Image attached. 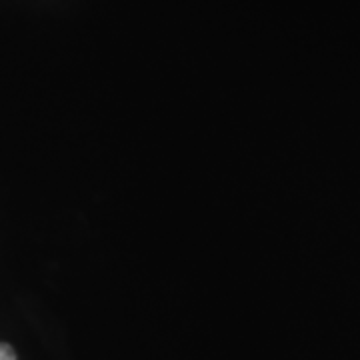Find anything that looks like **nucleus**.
<instances>
[{
  "label": "nucleus",
  "instance_id": "nucleus-1",
  "mask_svg": "<svg viewBox=\"0 0 360 360\" xmlns=\"http://www.w3.org/2000/svg\"><path fill=\"white\" fill-rule=\"evenodd\" d=\"M0 360H4V359H2V350H0Z\"/></svg>",
  "mask_w": 360,
  "mask_h": 360
}]
</instances>
